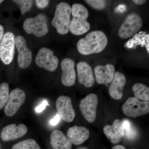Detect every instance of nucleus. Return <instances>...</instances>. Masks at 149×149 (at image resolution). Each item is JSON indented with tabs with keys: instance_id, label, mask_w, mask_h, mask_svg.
<instances>
[{
	"instance_id": "obj_22",
	"label": "nucleus",
	"mask_w": 149,
	"mask_h": 149,
	"mask_svg": "<svg viewBox=\"0 0 149 149\" xmlns=\"http://www.w3.org/2000/svg\"><path fill=\"white\" fill-rule=\"evenodd\" d=\"M12 149H41L36 141L32 139H28L19 142L14 145Z\"/></svg>"
},
{
	"instance_id": "obj_24",
	"label": "nucleus",
	"mask_w": 149,
	"mask_h": 149,
	"mask_svg": "<svg viewBox=\"0 0 149 149\" xmlns=\"http://www.w3.org/2000/svg\"><path fill=\"white\" fill-rule=\"evenodd\" d=\"M13 1L19 6L22 15H24L31 9L33 3V1L30 0H14Z\"/></svg>"
},
{
	"instance_id": "obj_19",
	"label": "nucleus",
	"mask_w": 149,
	"mask_h": 149,
	"mask_svg": "<svg viewBox=\"0 0 149 149\" xmlns=\"http://www.w3.org/2000/svg\"><path fill=\"white\" fill-rule=\"evenodd\" d=\"M90 136V131L86 127L74 125L68 129L67 133L68 138L72 144L78 146L87 141Z\"/></svg>"
},
{
	"instance_id": "obj_31",
	"label": "nucleus",
	"mask_w": 149,
	"mask_h": 149,
	"mask_svg": "<svg viewBox=\"0 0 149 149\" xmlns=\"http://www.w3.org/2000/svg\"><path fill=\"white\" fill-rule=\"evenodd\" d=\"M4 35V28L2 25L0 24V42Z\"/></svg>"
},
{
	"instance_id": "obj_25",
	"label": "nucleus",
	"mask_w": 149,
	"mask_h": 149,
	"mask_svg": "<svg viewBox=\"0 0 149 149\" xmlns=\"http://www.w3.org/2000/svg\"><path fill=\"white\" fill-rule=\"evenodd\" d=\"M85 1L91 7L98 10H103L107 6V1L104 0H85Z\"/></svg>"
},
{
	"instance_id": "obj_17",
	"label": "nucleus",
	"mask_w": 149,
	"mask_h": 149,
	"mask_svg": "<svg viewBox=\"0 0 149 149\" xmlns=\"http://www.w3.org/2000/svg\"><path fill=\"white\" fill-rule=\"evenodd\" d=\"M94 72L97 83L107 84L111 83L113 79L115 69L114 65L111 64L98 65L94 68Z\"/></svg>"
},
{
	"instance_id": "obj_32",
	"label": "nucleus",
	"mask_w": 149,
	"mask_h": 149,
	"mask_svg": "<svg viewBox=\"0 0 149 149\" xmlns=\"http://www.w3.org/2000/svg\"><path fill=\"white\" fill-rule=\"evenodd\" d=\"M111 149H126L124 146L122 145H116Z\"/></svg>"
},
{
	"instance_id": "obj_29",
	"label": "nucleus",
	"mask_w": 149,
	"mask_h": 149,
	"mask_svg": "<svg viewBox=\"0 0 149 149\" xmlns=\"http://www.w3.org/2000/svg\"><path fill=\"white\" fill-rule=\"evenodd\" d=\"M61 117H60L58 113H56V115L54 116L53 118H52L50 120V124L52 126H55L58 124L60 120Z\"/></svg>"
},
{
	"instance_id": "obj_16",
	"label": "nucleus",
	"mask_w": 149,
	"mask_h": 149,
	"mask_svg": "<svg viewBox=\"0 0 149 149\" xmlns=\"http://www.w3.org/2000/svg\"><path fill=\"white\" fill-rule=\"evenodd\" d=\"M126 83V77L123 73L118 71L115 72L114 77L109 89L110 96L115 100L122 98L123 88Z\"/></svg>"
},
{
	"instance_id": "obj_20",
	"label": "nucleus",
	"mask_w": 149,
	"mask_h": 149,
	"mask_svg": "<svg viewBox=\"0 0 149 149\" xmlns=\"http://www.w3.org/2000/svg\"><path fill=\"white\" fill-rule=\"evenodd\" d=\"M50 144L54 149H71L72 144L64 133L57 130L51 133Z\"/></svg>"
},
{
	"instance_id": "obj_4",
	"label": "nucleus",
	"mask_w": 149,
	"mask_h": 149,
	"mask_svg": "<svg viewBox=\"0 0 149 149\" xmlns=\"http://www.w3.org/2000/svg\"><path fill=\"white\" fill-rule=\"evenodd\" d=\"M143 22L140 15L132 12L128 15L118 30L119 37L126 39L134 36L141 29Z\"/></svg>"
},
{
	"instance_id": "obj_33",
	"label": "nucleus",
	"mask_w": 149,
	"mask_h": 149,
	"mask_svg": "<svg viewBox=\"0 0 149 149\" xmlns=\"http://www.w3.org/2000/svg\"><path fill=\"white\" fill-rule=\"evenodd\" d=\"M77 149H88L87 148H85V147H80V148H78Z\"/></svg>"
},
{
	"instance_id": "obj_13",
	"label": "nucleus",
	"mask_w": 149,
	"mask_h": 149,
	"mask_svg": "<svg viewBox=\"0 0 149 149\" xmlns=\"http://www.w3.org/2000/svg\"><path fill=\"white\" fill-rule=\"evenodd\" d=\"M103 130L107 138L113 144L118 143L125 135L123 122L118 119L115 120L112 125L104 126Z\"/></svg>"
},
{
	"instance_id": "obj_10",
	"label": "nucleus",
	"mask_w": 149,
	"mask_h": 149,
	"mask_svg": "<svg viewBox=\"0 0 149 149\" xmlns=\"http://www.w3.org/2000/svg\"><path fill=\"white\" fill-rule=\"evenodd\" d=\"M26 95L24 91L19 88H16L12 91L4 107V113L6 115L12 116L24 103Z\"/></svg>"
},
{
	"instance_id": "obj_26",
	"label": "nucleus",
	"mask_w": 149,
	"mask_h": 149,
	"mask_svg": "<svg viewBox=\"0 0 149 149\" xmlns=\"http://www.w3.org/2000/svg\"><path fill=\"white\" fill-rule=\"evenodd\" d=\"M123 127L125 130V135L128 139H134L136 136V132L135 129L133 128L130 122L128 120L123 121Z\"/></svg>"
},
{
	"instance_id": "obj_23",
	"label": "nucleus",
	"mask_w": 149,
	"mask_h": 149,
	"mask_svg": "<svg viewBox=\"0 0 149 149\" xmlns=\"http://www.w3.org/2000/svg\"><path fill=\"white\" fill-rule=\"evenodd\" d=\"M9 95V87L6 83L0 85V110L4 107Z\"/></svg>"
},
{
	"instance_id": "obj_34",
	"label": "nucleus",
	"mask_w": 149,
	"mask_h": 149,
	"mask_svg": "<svg viewBox=\"0 0 149 149\" xmlns=\"http://www.w3.org/2000/svg\"><path fill=\"white\" fill-rule=\"evenodd\" d=\"M3 0H0V4H1L2 3H3Z\"/></svg>"
},
{
	"instance_id": "obj_27",
	"label": "nucleus",
	"mask_w": 149,
	"mask_h": 149,
	"mask_svg": "<svg viewBox=\"0 0 149 149\" xmlns=\"http://www.w3.org/2000/svg\"><path fill=\"white\" fill-rule=\"evenodd\" d=\"M48 105H49L48 102L46 100H45L42 102L40 105L36 107L35 109V111L38 113L42 112L45 109L46 107Z\"/></svg>"
},
{
	"instance_id": "obj_8",
	"label": "nucleus",
	"mask_w": 149,
	"mask_h": 149,
	"mask_svg": "<svg viewBox=\"0 0 149 149\" xmlns=\"http://www.w3.org/2000/svg\"><path fill=\"white\" fill-rule=\"evenodd\" d=\"M35 63L37 66L50 72H53L58 66V59L50 49L43 47L38 52L35 58Z\"/></svg>"
},
{
	"instance_id": "obj_11",
	"label": "nucleus",
	"mask_w": 149,
	"mask_h": 149,
	"mask_svg": "<svg viewBox=\"0 0 149 149\" xmlns=\"http://www.w3.org/2000/svg\"><path fill=\"white\" fill-rule=\"evenodd\" d=\"M56 105L58 113L61 118L67 122L73 121L75 112L70 97L66 96H60L57 99Z\"/></svg>"
},
{
	"instance_id": "obj_30",
	"label": "nucleus",
	"mask_w": 149,
	"mask_h": 149,
	"mask_svg": "<svg viewBox=\"0 0 149 149\" xmlns=\"http://www.w3.org/2000/svg\"><path fill=\"white\" fill-rule=\"evenodd\" d=\"M134 3L137 5H143L147 2L146 0H133L132 1Z\"/></svg>"
},
{
	"instance_id": "obj_6",
	"label": "nucleus",
	"mask_w": 149,
	"mask_h": 149,
	"mask_svg": "<svg viewBox=\"0 0 149 149\" xmlns=\"http://www.w3.org/2000/svg\"><path fill=\"white\" fill-rule=\"evenodd\" d=\"M23 26L27 34H33L37 37H43L48 32L47 18L42 14L27 18L24 22Z\"/></svg>"
},
{
	"instance_id": "obj_21",
	"label": "nucleus",
	"mask_w": 149,
	"mask_h": 149,
	"mask_svg": "<svg viewBox=\"0 0 149 149\" xmlns=\"http://www.w3.org/2000/svg\"><path fill=\"white\" fill-rule=\"evenodd\" d=\"M132 89L135 97L144 101L149 102L148 87L142 83H138L133 85Z\"/></svg>"
},
{
	"instance_id": "obj_12",
	"label": "nucleus",
	"mask_w": 149,
	"mask_h": 149,
	"mask_svg": "<svg viewBox=\"0 0 149 149\" xmlns=\"http://www.w3.org/2000/svg\"><path fill=\"white\" fill-rule=\"evenodd\" d=\"M15 45L18 52L19 66L22 69L27 68L32 62V54L27 48L26 40L22 36H17L15 39Z\"/></svg>"
},
{
	"instance_id": "obj_5",
	"label": "nucleus",
	"mask_w": 149,
	"mask_h": 149,
	"mask_svg": "<svg viewBox=\"0 0 149 149\" xmlns=\"http://www.w3.org/2000/svg\"><path fill=\"white\" fill-rule=\"evenodd\" d=\"M123 114L128 117L136 118L149 112V102L141 101L135 97H129L123 104Z\"/></svg>"
},
{
	"instance_id": "obj_14",
	"label": "nucleus",
	"mask_w": 149,
	"mask_h": 149,
	"mask_svg": "<svg viewBox=\"0 0 149 149\" xmlns=\"http://www.w3.org/2000/svg\"><path fill=\"white\" fill-rule=\"evenodd\" d=\"M61 68L62 71V83L66 87L73 86L76 80L74 61L70 58L64 59L62 61Z\"/></svg>"
},
{
	"instance_id": "obj_9",
	"label": "nucleus",
	"mask_w": 149,
	"mask_h": 149,
	"mask_svg": "<svg viewBox=\"0 0 149 149\" xmlns=\"http://www.w3.org/2000/svg\"><path fill=\"white\" fill-rule=\"evenodd\" d=\"M98 102L97 96L93 93L88 95L80 102V111L85 119L90 123L95 120Z\"/></svg>"
},
{
	"instance_id": "obj_1",
	"label": "nucleus",
	"mask_w": 149,
	"mask_h": 149,
	"mask_svg": "<svg viewBox=\"0 0 149 149\" xmlns=\"http://www.w3.org/2000/svg\"><path fill=\"white\" fill-rule=\"evenodd\" d=\"M108 44L106 35L102 31H93L88 33L77 43L78 52L83 55L97 54L104 50Z\"/></svg>"
},
{
	"instance_id": "obj_28",
	"label": "nucleus",
	"mask_w": 149,
	"mask_h": 149,
	"mask_svg": "<svg viewBox=\"0 0 149 149\" xmlns=\"http://www.w3.org/2000/svg\"><path fill=\"white\" fill-rule=\"evenodd\" d=\"M35 2L37 6L40 8H45L49 3V1L47 0H36Z\"/></svg>"
},
{
	"instance_id": "obj_2",
	"label": "nucleus",
	"mask_w": 149,
	"mask_h": 149,
	"mask_svg": "<svg viewBox=\"0 0 149 149\" xmlns=\"http://www.w3.org/2000/svg\"><path fill=\"white\" fill-rule=\"evenodd\" d=\"M71 13L73 17L70 26L71 33L75 35H81L89 31L91 25L87 20L89 12L85 6L74 4L71 8Z\"/></svg>"
},
{
	"instance_id": "obj_18",
	"label": "nucleus",
	"mask_w": 149,
	"mask_h": 149,
	"mask_svg": "<svg viewBox=\"0 0 149 149\" xmlns=\"http://www.w3.org/2000/svg\"><path fill=\"white\" fill-rule=\"evenodd\" d=\"M27 131V127L24 124H19L17 126L15 124H10L3 128L1 137L3 141H12L24 136Z\"/></svg>"
},
{
	"instance_id": "obj_3",
	"label": "nucleus",
	"mask_w": 149,
	"mask_h": 149,
	"mask_svg": "<svg viewBox=\"0 0 149 149\" xmlns=\"http://www.w3.org/2000/svg\"><path fill=\"white\" fill-rule=\"evenodd\" d=\"M71 13V7L67 3L63 2L57 6L52 23L58 34L64 35L69 32Z\"/></svg>"
},
{
	"instance_id": "obj_15",
	"label": "nucleus",
	"mask_w": 149,
	"mask_h": 149,
	"mask_svg": "<svg viewBox=\"0 0 149 149\" xmlns=\"http://www.w3.org/2000/svg\"><path fill=\"white\" fill-rule=\"evenodd\" d=\"M77 70L79 83L87 88L92 87L95 81L91 65L86 62H80L77 65Z\"/></svg>"
},
{
	"instance_id": "obj_7",
	"label": "nucleus",
	"mask_w": 149,
	"mask_h": 149,
	"mask_svg": "<svg viewBox=\"0 0 149 149\" xmlns=\"http://www.w3.org/2000/svg\"><path fill=\"white\" fill-rule=\"evenodd\" d=\"M15 36L12 32L4 34L0 42V59L5 65H9L13 59L15 49Z\"/></svg>"
},
{
	"instance_id": "obj_35",
	"label": "nucleus",
	"mask_w": 149,
	"mask_h": 149,
	"mask_svg": "<svg viewBox=\"0 0 149 149\" xmlns=\"http://www.w3.org/2000/svg\"><path fill=\"white\" fill-rule=\"evenodd\" d=\"M0 149H1V145H0Z\"/></svg>"
}]
</instances>
